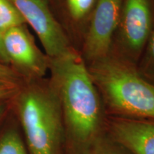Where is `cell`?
<instances>
[{"mask_svg":"<svg viewBox=\"0 0 154 154\" xmlns=\"http://www.w3.org/2000/svg\"><path fill=\"white\" fill-rule=\"evenodd\" d=\"M11 102L29 154H63L64 122L59 99L50 80L24 82Z\"/></svg>","mask_w":154,"mask_h":154,"instance_id":"7a4b0ae2","label":"cell"},{"mask_svg":"<svg viewBox=\"0 0 154 154\" xmlns=\"http://www.w3.org/2000/svg\"><path fill=\"white\" fill-rule=\"evenodd\" d=\"M49 80L60 101L66 139L79 154H86L101 132V97L81 54L74 49L50 59Z\"/></svg>","mask_w":154,"mask_h":154,"instance_id":"6da1fadb","label":"cell"},{"mask_svg":"<svg viewBox=\"0 0 154 154\" xmlns=\"http://www.w3.org/2000/svg\"><path fill=\"white\" fill-rule=\"evenodd\" d=\"M101 154H116V153H112V152H106V153H102Z\"/></svg>","mask_w":154,"mask_h":154,"instance_id":"e0dca14e","label":"cell"},{"mask_svg":"<svg viewBox=\"0 0 154 154\" xmlns=\"http://www.w3.org/2000/svg\"><path fill=\"white\" fill-rule=\"evenodd\" d=\"M122 5L123 0H97L83 36L80 54L86 64L110 54Z\"/></svg>","mask_w":154,"mask_h":154,"instance_id":"8992f818","label":"cell"},{"mask_svg":"<svg viewBox=\"0 0 154 154\" xmlns=\"http://www.w3.org/2000/svg\"><path fill=\"white\" fill-rule=\"evenodd\" d=\"M22 77L17 74L14 69L7 64L0 62V82L20 84Z\"/></svg>","mask_w":154,"mask_h":154,"instance_id":"4fadbf2b","label":"cell"},{"mask_svg":"<svg viewBox=\"0 0 154 154\" xmlns=\"http://www.w3.org/2000/svg\"><path fill=\"white\" fill-rule=\"evenodd\" d=\"M0 62L5 63V64H10L8 57H7L6 52L4 49L2 40V35L0 34Z\"/></svg>","mask_w":154,"mask_h":154,"instance_id":"2e32d148","label":"cell"},{"mask_svg":"<svg viewBox=\"0 0 154 154\" xmlns=\"http://www.w3.org/2000/svg\"><path fill=\"white\" fill-rule=\"evenodd\" d=\"M136 66L142 76L154 84V25Z\"/></svg>","mask_w":154,"mask_h":154,"instance_id":"7c38bea8","label":"cell"},{"mask_svg":"<svg viewBox=\"0 0 154 154\" xmlns=\"http://www.w3.org/2000/svg\"><path fill=\"white\" fill-rule=\"evenodd\" d=\"M96 2L97 0H65L69 22L74 29L82 30L83 36Z\"/></svg>","mask_w":154,"mask_h":154,"instance_id":"9c48e42d","label":"cell"},{"mask_svg":"<svg viewBox=\"0 0 154 154\" xmlns=\"http://www.w3.org/2000/svg\"><path fill=\"white\" fill-rule=\"evenodd\" d=\"M34 31L49 59L66 55L76 49L64 29L54 15L48 0H11Z\"/></svg>","mask_w":154,"mask_h":154,"instance_id":"5b68a950","label":"cell"},{"mask_svg":"<svg viewBox=\"0 0 154 154\" xmlns=\"http://www.w3.org/2000/svg\"><path fill=\"white\" fill-rule=\"evenodd\" d=\"M21 84L0 82V101L10 100L18 91Z\"/></svg>","mask_w":154,"mask_h":154,"instance_id":"5bb4252c","label":"cell"},{"mask_svg":"<svg viewBox=\"0 0 154 154\" xmlns=\"http://www.w3.org/2000/svg\"><path fill=\"white\" fill-rule=\"evenodd\" d=\"M17 126L10 124L0 131V154H28Z\"/></svg>","mask_w":154,"mask_h":154,"instance_id":"30bf717a","label":"cell"},{"mask_svg":"<svg viewBox=\"0 0 154 154\" xmlns=\"http://www.w3.org/2000/svg\"><path fill=\"white\" fill-rule=\"evenodd\" d=\"M26 24L11 0H0V34L11 28Z\"/></svg>","mask_w":154,"mask_h":154,"instance_id":"8fae6325","label":"cell"},{"mask_svg":"<svg viewBox=\"0 0 154 154\" xmlns=\"http://www.w3.org/2000/svg\"><path fill=\"white\" fill-rule=\"evenodd\" d=\"M10 100H5V101H0V123L3 120L8 112L9 107H10Z\"/></svg>","mask_w":154,"mask_h":154,"instance_id":"9a60e30c","label":"cell"},{"mask_svg":"<svg viewBox=\"0 0 154 154\" xmlns=\"http://www.w3.org/2000/svg\"><path fill=\"white\" fill-rule=\"evenodd\" d=\"M116 140L134 154H154V121L116 118L110 123Z\"/></svg>","mask_w":154,"mask_h":154,"instance_id":"ba28073f","label":"cell"},{"mask_svg":"<svg viewBox=\"0 0 154 154\" xmlns=\"http://www.w3.org/2000/svg\"><path fill=\"white\" fill-rule=\"evenodd\" d=\"M2 40L9 63L24 82L44 79L49 72L50 59L36 45L26 24L5 32Z\"/></svg>","mask_w":154,"mask_h":154,"instance_id":"52a82bcc","label":"cell"},{"mask_svg":"<svg viewBox=\"0 0 154 154\" xmlns=\"http://www.w3.org/2000/svg\"><path fill=\"white\" fill-rule=\"evenodd\" d=\"M87 66L111 111L123 118L154 121V84L138 73L136 65L110 52Z\"/></svg>","mask_w":154,"mask_h":154,"instance_id":"3957f363","label":"cell"},{"mask_svg":"<svg viewBox=\"0 0 154 154\" xmlns=\"http://www.w3.org/2000/svg\"><path fill=\"white\" fill-rule=\"evenodd\" d=\"M153 25L149 0H123L111 52L136 65Z\"/></svg>","mask_w":154,"mask_h":154,"instance_id":"277c9868","label":"cell"}]
</instances>
